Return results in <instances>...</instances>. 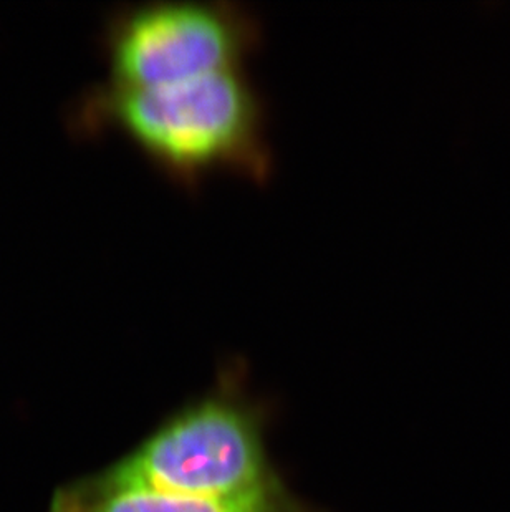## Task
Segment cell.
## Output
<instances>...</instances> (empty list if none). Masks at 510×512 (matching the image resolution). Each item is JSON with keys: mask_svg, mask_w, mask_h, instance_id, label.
<instances>
[{"mask_svg": "<svg viewBox=\"0 0 510 512\" xmlns=\"http://www.w3.org/2000/svg\"><path fill=\"white\" fill-rule=\"evenodd\" d=\"M102 110L159 171L186 188L217 171L255 181L274 171L267 102L244 67L148 87L113 85Z\"/></svg>", "mask_w": 510, "mask_h": 512, "instance_id": "1", "label": "cell"}, {"mask_svg": "<svg viewBox=\"0 0 510 512\" xmlns=\"http://www.w3.org/2000/svg\"><path fill=\"white\" fill-rule=\"evenodd\" d=\"M267 416L247 393L241 363L174 411L135 450L97 474L116 488L229 499L279 483L265 445Z\"/></svg>", "mask_w": 510, "mask_h": 512, "instance_id": "2", "label": "cell"}, {"mask_svg": "<svg viewBox=\"0 0 510 512\" xmlns=\"http://www.w3.org/2000/svg\"><path fill=\"white\" fill-rule=\"evenodd\" d=\"M264 40L259 15L232 0H151L118 15L108 39L120 87L244 67Z\"/></svg>", "mask_w": 510, "mask_h": 512, "instance_id": "3", "label": "cell"}, {"mask_svg": "<svg viewBox=\"0 0 510 512\" xmlns=\"http://www.w3.org/2000/svg\"><path fill=\"white\" fill-rule=\"evenodd\" d=\"M50 512H318L300 501L280 479L241 498H189L145 489L116 488L95 476L60 489Z\"/></svg>", "mask_w": 510, "mask_h": 512, "instance_id": "4", "label": "cell"}]
</instances>
